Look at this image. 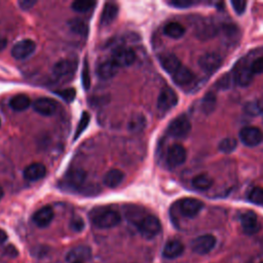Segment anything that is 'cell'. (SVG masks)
Listing matches in <instances>:
<instances>
[{"label": "cell", "instance_id": "2", "mask_svg": "<svg viewBox=\"0 0 263 263\" xmlns=\"http://www.w3.org/2000/svg\"><path fill=\"white\" fill-rule=\"evenodd\" d=\"M137 227L143 237L151 239L159 233L161 229V224L158 218H156L155 216L147 215L139 222Z\"/></svg>", "mask_w": 263, "mask_h": 263}, {"label": "cell", "instance_id": "24", "mask_svg": "<svg viewBox=\"0 0 263 263\" xmlns=\"http://www.w3.org/2000/svg\"><path fill=\"white\" fill-rule=\"evenodd\" d=\"M117 14H118L117 5L113 3H107L104 6V9L101 15V24L104 26L111 24L116 19Z\"/></svg>", "mask_w": 263, "mask_h": 263}, {"label": "cell", "instance_id": "39", "mask_svg": "<svg viewBox=\"0 0 263 263\" xmlns=\"http://www.w3.org/2000/svg\"><path fill=\"white\" fill-rule=\"evenodd\" d=\"M145 127V118L142 115H136L130 122V130L133 132H139Z\"/></svg>", "mask_w": 263, "mask_h": 263}, {"label": "cell", "instance_id": "43", "mask_svg": "<svg viewBox=\"0 0 263 263\" xmlns=\"http://www.w3.org/2000/svg\"><path fill=\"white\" fill-rule=\"evenodd\" d=\"M250 67L254 74L263 73V57H260V58H257L256 60H254L252 62V64L250 65Z\"/></svg>", "mask_w": 263, "mask_h": 263}, {"label": "cell", "instance_id": "15", "mask_svg": "<svg viewBox=\"0 0 263 263\" xmlns=\"http://www.w3.org/2000/svg\"><path fill=\"white\" fill-rule=\"evenodd\" d=\"M57 102L50 98H41L33 103V109L45 116H51L57 111Z\"/></svg>", "mask_w": 263, "mask_h": 263}, {"label": "cell", "instance_id": "22", "mask_svg": "<svg viewBox=\"0 0 263 263\" xmlns=\"http://www.w3.org/2000/svg\"><path fill=\"white\" fill-rule=\"evenodd\" d=\"M76 62L72 60H60L58 61L54 67H53V72L57 76H65L73 73L76 70Z\"/></svg>", "mask_w": 263, "mask_h": 263}, {"label": "cell", "instance_id": "10", "mask_svg": "<svg viewBox=\"0 0 263 263\" xmlns=\"http://www.w3.org/2000/svg\"><path fill=\"white\" fill-rule=\"evenodd\" d=\"M186 157L187 153L185 148L182 145L174 144L168 150L167 161L172 168H177L185 163Z\"/></svg>", "mask_w": 263, "mask_h": 263}, {"label": "cell", "instance_id": "50", "mask_svg": "<svg viewBox=\"0 0 263 263\" xmlns=\"http://www.w3.org/2000/svg\"><path fill=\"white\" fill-rule=\"evenodd\" d=\"M0 126H2V120H0Z\"/></svg>", "mask_w": 263, "mask_h": 263}, {"label": "cell", "instance_id": "3", "mask_svg": "<svg viewBox=\"0 0 263 263\" xmlns=\"http://www.w3.org/2000/svg\"><path fill=\"white\" fill-rule=\"evenodd\" d=\"M191 130V125L185 115H180L173 119L168 128V133L170 136L175 138L186 137Z\"/></svg>", "mask_w": 263, "mask_h": 263}, {"label": "cell", "instance_id": "5", "mask_svg": "<svg viewBox=\"0 0 263 263\" xmlns=\"http://www.w3.org/2000/svg\"><path fill=\"white\" fill-rule=\"evenodd\" d=\"M240 141L249 147L259 145L263 140V133L256 127H245L239 132Z\"/></svg>", "mask_w": 263, "mask_h": 263}, {"label": "cell", "instance_id": "38", "mask_svg": "<svg viewBox=\"0 0 263 263\" xmlns=\"http://www.w3.org/2000/svg\"><path fill=\"white\" fill-rule=\"evenodd\" d=\"M55 94L59 97H61L64 101H66L67 103H71L74 101L75 97H76V92L74 89H65V90H59L56 91Z\"/></svg>", "mask_w": 263, "mask_h": 263}, {"label": "cell", "instance_id": "19", "mask_svg": "<svg viewBox=\"0 0 263 263\" xmlns=\"http://www.w3.org/2000/svg\"><path fill=\"white\" fill-rule=\"evenodd\" d=\"M159 62L165 71L172 75H174L182 66L180 60L173 54H165L160 56Z\"/></svg>", "mask_w": 263, "mask_h": 263}, {"label": "cell", "instance_id": "44", "mask_svg": "<svg viewBox=\"0 0 263 263\" xmlns=\"http://www.w3.org/2000/svg\"><path fill=\"white\" fill-rule=\"evenodd\" d=\"M70 225L74 231H82L85 227V222L80 217H75L74 219H72Z\"/></svg>", "mask_w": 263, "mask_h": 263}, {"label": "cell", "instance_id": "36", "mask_svg": "<svg viewBox=\"0 0 263 263\" xmlns=\"http://www.w3.org/2000/svg\"><path fill=\"white\" fill-rule=\"evenodd\" d=\"M91 122V116L88 112H83V115L79 119V123H78V126H77V129H76V132H75V136H74V140H76L83 133L84 131L88 128L89 124Z\"/></svg>", "mask_w": 263, "mask_h": 263}, {"label": "cell", "instance_id": "31", "mask_svg": "<svg viewBox=\"0 0 263 263\" xmlns=\"http://www.w3.org/2000/svg\"><path fill=\"white\" fill-rule=\"evenodd\" d=\"M68 26L69 28L76 34L78 35H82V36H87L88 35V26L87 24L80 20V19H72L68 22Z\"/></svg>", "mask_w": 263, "mask_h": 263}, {"label": "cell", "instance_id": "47", "mask_svg": "<svg viewBox=\"0 0 263 263\" xmlns=\"http://www.w3.org/2000/svg\"><path fill=\"white\" fill-rule=\"evenodd\" d=\"M7 45H8L7 39H6L5 37H2V36H0V52H2L3 50H5V49H6Z\"/></svg>", "mask_w": 263, "mask_h": 263}, {"label": "cell", "instance_id": "49", "mask_svg": "<svg viewBox=\"0 0 263 263\" xmlns=\"http://www.w3.org/2000/svg\"><path fill=\"white\" fill-rule=\"evenodd\" d=\"M3 196H4V189L2 186H0V199L3 198Z\"/></svg>", "mask_w": 263, "mask_h": 263}, {"label": "cell", "instance_id": "35", "mask_svg": "<svg viewBox=\"0 0 263 263\" xmlns=\"http://www.w3.org/2000/svg\"><path fill=\"white\" fill-rule=\"evenodd\" d=\"M248 199L255 205H263V188L254 187L249 192Z\"/></svg>", "mask_w": 263, "mask_h": 263}, {"label": "cell", "instance_id": "52", "mask_svg": "<svg viewBox=\"0 0 263 263\" xmlns=\"http://www.w3.org/2000/svg\"><path fill=\"white\" fill-rule=\"evenodd\" d=\"M262 115H263V112H262Z\"/></svg>", "mask_w": 263, "mask_h": 263}, {"label": "cell", "instance_id": "6", "mask_svg": "<svg viewBox=\"0 0 263 263\" xmlns=\"http://www.w3.org/2000/svg\"><path fill=\"white\" fill-rule=\"evenodd\" d=\"M36 50V45L31 39H23L17 43L12 49V56L17 60H24L30 57Z\"/></svg>", "mask_w": 263, "mask_h": 263}, {"label": "cell", "instance_id": "32", "mask_svg": "<svg viewBox=\"0 0 263 263\" xmlns=\"http://www.w3.org/2000/svg\"><path fill=\"white\" fill-rule=\"evenodd\" d=\"M244 111L251 116H257L259 114H262V112H263V103L261 101H258V100L250 101L245 105Z\"/></svg>", "mask_w": 263, "mask_h": 263}, {"label": "cell", "instance_id": "14", "mask_svg": "<svg viewBox=\"0 0 263 263\" xmlns=\"http://www.w3.org/2000/svg\"><path fill=\"white\" fill-rule=\"evenodd\" d=\"M195 34L199 39H210L218 34V28L210 20H203L195 26Z\"/></svg>", "mask_w": 263, "mask_h": 263}, {"label": "cell", "instance_id": "20", "mask_svg": "<svg viewBox=\"0 0 263 263\" xmlns=\"http://www.w3.org/2000/svg\"><path fill=\"white\" fill-rule=\"evenodd\" d=\"M46 174H47V168L41 163L32 164L24 170V178L31 182L43 179L46 176Z\"/></svg>", "mask_w": 263, "mask_h": 263}, {"label": "cell", "instance_id": "13", "mask_svg": "<svg viewBox=\"0 0 263 263\" xmlns=\"http://www.w3.org/2000/svg\"><path fill=\"white\" fill-rule=\"evenodd\" d=\"M222 58L215 53H209L201 56L198 60L199 67L206 72H214L221 66Z\"/></svg>", "mask_w": 263, "mask_h": 263}, {"label": "cell", "instance_id": "40", "mask_svg": "<svg viewBox=\"0 0 263 263\" xmlns=\"http://www.w3.org/2000/svg\"><path fill=\"white\" fill-rule=\"evenodd\" d=\"M232 80L233 79V75L231 76L230 73H226L225 75H223L221 78H219V80L217 82V88L219 90H228L230 87H231V84H232Z\"/></svg>", "mask_w": 263, "mask_h": 263}, {"label": "cell", "instance_id": "12", "mask_svg": "<svg viewBox=\"0 0 263 263\" xmlns=\"http://www.w3.org/2000/svg\"><path fill=\"white\" fill-rule=\"evenodd\" d=\"M87 179V172L80 168L69 170L64 178V183L71 188H79Z\"/></svg>", "mask_w": 263, "mask_h": 263}, {"label": "cell", "instance_id": "8", "mask_svg": "<svg viewBox=\"0 0 263 263\" xmlns=\"http://www.w3.org/2000/svg\"><path fill=\"white\" fill-rule=\"evenodd\" d=\"M203 207L204 204L200 200L192 197L183 198L179 203V210L181 214L187 218L195 217L201 211Z\"/></svg>", "mask_w": 263, "mask_h": 263}, {"label": "cell", "instance_id": "30", "mask_svg": "<svg viewBox=\"0 0 263 263\" xmlns=\"http://www.w3.org/2000/svg\"><path fill=\"white\" fill-rule=\"evenodd\" d=\"M215 107H216V96L214 93L209 92L201 100L200 110L204 114L210 115L215 110Z\"/></svg>", "mask_w": 263, "mask_h": 263}, {"label": "cell", "instance_id": "46", "mask_svg": "<svg viewBox=\"0 0 263 263\" xmlns=\"http://www.w3.org/2000/svg\"><path fill=\"white\" fill-rule=\"evenodd\" d=\"M5 254L8 255V256H10V257H13V258H14V257H16V256L18 255V251H17V249H16L14 246L10 245V246H8V247L6 248Z\"/></svg>", "mask_w": 263, "mask_h": 263}, {"label": "cell", "instance_id": "29", "mask_svg": "<svg viewBox=\"0 0 263 263\" xmlns=\"http://www.w3.org/2000/svg\"><path fill=\"white\" fill-rule=\"evenodd\" d=\"M213 179L208 174H199L192 179V186L200 191L208 190L213 185Z\"/></svg>", "mask_w": 263, "mask_h": 263}, {"label": "cell", "instance_id": "9", "mask_svg": "<svg viewBox=\"0 0 263 263\" xmlns=\"http://www.w3.org/2000/svg\"><path fill=\"white\" fill-rule=\"evenodd\" d=\"M240 224H241L244 232L249 235L255 234L261 229V224L258 220V217L252 211H248V212H245L244 214H241Z\"/></svg>", "mask_w": 263, "mask_h": 263}, {"label": "cell", "instance_id": "1", "mask_svg": "<svg viewBox=\"0 0 263 263\" xmlns=\"http://www.w3.org/2000/svg\"><path fill=\"white\" fill-rule=\"evenodd\" d=\"M93 224L102 229L112 228L119 224L120 216L119 214L108 208H97L94 209L90 214Z\"/></svg>", "mask_w": 263, "mask_h": 263}, {"label": "cell", "instance_id": "33", "mask_svg": "<svg viewBox=\"0 0 263 263\" xmlns=\"http://www.w3.org/2000/svg\"><path fill=\"white\" fill-rule=\"evenodd\" d=\"M97 4L95 2H90V0H77L71 5V9L77 13H86L93 9Z\"/></svg>", "mask_w": 263, "mask_h": 263}, {"label": "cell", "instance_id": "21", "mask_svg": "<svg viewBox=\"0 0 263 263\" xmlns=\"http://www.w3.org/2000/svg\"><path fill=\"white\" fill-rule=\"evenodd\" d=\"M183 252H184L183 244L178 239H171L166 244L163 251V255L167 259H175L181 256Z\"/></svg>", "mask_w": 263, "mask_h": 263}, {"label": "cell", "instance_id": "51", "mask_svg": "<svg viewBox=\"0 0 263 263\" xmlns=\"http://www.w3.org/2000/svg\"><path fill=\"white\" fill-rule=\"evenodd\" d=\"M76 263H80V262H76Z\"/></svg>", "mask_w": 263, "mask_h": 263}, {"label": "cell", "instance_id": "45", "mask_svg": "<svg viewBox=\"0 0 263 263\" xmlns=\"http://www.w3.org/2000/svg\"><path fill=\"white\" fill-rule=\"evenodd\" d=\"M36 5L35 0H22L19 2V6L23 11H29Z\"/></svg>", "mask_w": 263, "mask_h": 263}, {"label": "cell", "instance_id": "11", "mask_svg": "<svg viewBox=\"0 0 263 263\" xmlns=\"http://www.w3.org/2000/svg\"><path fill=\"white\" fill-rule=\"evenodd\" d=\"M118 67H127L132 65L136 60L135 53L130 49L119 48L115 50L112 54L111 59Z\"/></svg>", "mask_w": 263, "mask_h": 263}, {"label": "cell", "instance_id": "42", "mask_svg": "<svg viewBox=\"0 0 263 263\" xmlns=\"http://www.w3.org/2000/svg\"><path fill=\"white\" fill-rule=\"evenodd\" d=\"M231 6L237 15H241L246 11L247 2L245 0H231Z\"/></svg>", "mask_w": 263, "mask_h": 263}, {"label": "cell", "instance_id": "48", "mask_svg": "<svg viewBox=\"0 0 263 263\" xmlns=\"http://www.w3.org/2000/svg\"><path fill=\"white\" fill-rule=\"evenodd\" d=\"M7 233L3 230V229H0V244H3V242H5L6 241V239H7Z\"/></svg>", "mask_w": 263, "mask_h": 263}, {"label": "cell", "instance_id": "26", "mask_svg": "<svg viewBox=\"0 0 263 263\" xmlns=\"http://www.w3.org/2000/svg\"><path fill=\"white\" fill-rule=\"evenodd\" d=\"M124 178H125V175L122 171H119L118 169H112L106 173V175L104 176L103 182L107 187L115 188L123 182Z\"/></svg>", "mask_w": 263, "mask_h": 263}, {"label": "cell", "instance_id": "16", "mask_svg": "<svg viewBox=\"0 0 263 263\" xmlns=\"http://www.w3.org/2000/svg\"><path fill=\"white\" fill-rule=\"evenodd\" d=\"M92 257V251L87 246H78L71 249L67 254V261L70 263L80 262L84 263L85 261L89 260Z\"/></svg>", "mask_w": 263, "mask_h": 263}, {"label": "cell", "instance_id": "53", "mask_svg": "<svg viewBox=\"0 0 263 263\" xmlns=\"http://www.w3.org/2000/svg\"><path fill=\"white\" fill-rule=\"evenodd\" d=\"M261 263H263V262H261Z\"/></svg>", "mask_w": 263, "mask_h": 263}, {"label": "cell", "instance_id": "4", "mask_svg": "<svg viewBox=\"0 0 263 263\" xmlns=\"http://www.w3.org/2000/svg\"><path fill=\"white\" fill-rule=\"evenodd\" d=\"M216 246V237L212 234H204L194 238L191 242V249L194 253L206 255Z\"/></svg>", "mask_w": 263, "mask_h": 263}, {"label": "cell", "instance_id": "41", "mask_svg": "<svg viewBox=\"0 0 263 263\" xmlns=\"http://www.w3.org/2000/svg\"><path fill=\"white\" fill-rule=\"evenodd\" d=\"M196 4L197 3L194 0H171V2H168V5L177 9H187Z\"/></svg>", "mask_w": 263, "mask_h": 263}, {"label": "cell", "instance_id": "23", "mask_svg": "<svg viewBox=\"0 0 263 263\" xmlns=\"http://www.w3.org/2000/svg\"><path fill=\"white\" fill-rule=\"evenodd\" d=\"M118 71V66L112 61L108 60L103 62L97 70V73L100 78L102 79H110L116 75Z\"/></svg>", "mask_w": 263, "mask_h": 263}, {"label": "cell", "instance_id": "17", "mask_svg": "<svg viewBox=\"0 0 263 263\" xmlns=\"http://www.w3.org/2000/svg\"><path fill=\"white\" fill-rule=\"evenodd\" d=\"M254 78V73L251 70L250 66L244 65L237 67L233 74V79L235 84H237L239 87H248L251 85Z\"/></svg>", "mask_w": 263, "mask_h": 263}, {"label": "cell", "instance_id": "7", "mask_svg": "<svg viewBox=\"0 0 263 263\" xmlns=\"http://www.w3.org/2000/svg\"><path fill=\"white\" fill-rule=\"evenodd\" d=\"M178 103V96L177 94L170 88H165L157 100V108L161 112H167L173 107H175Z\"/></svg>", "mask_w": 263, "mask_h": 263}, {"label": "cell", "instance_id": "18", "mask_svg": "<svg viewBox=\"0 0 263 263\" xmlns=\"http://www.w3.org/2000/svg\"><path fill=\"white\" fill-rule=\"evenodd\" d=\"M32 219L38 227H46L53 221L54 211L50 206L43 207L37 212H35Z\"/></svg>", "mask_w": 263, "mask_h": 263}, {"label": "cell", "instance_id": "25", "mask_svg": "<svg viewBox=\"0 0 263 263\" xmlns=\"http://www.w3.org/2000/svg\"><path fill=\"white\" fill-rule=\"evenodd\" d=\"M172 77H173V80L176 85H178V86H187L190 83H192V80L194 79V74L188 68H186L184 66H181L180 69L174 75H172Z\"/></svg>", "mask_w": 263, "mask_h": 263}, {"label": "cell", "instance_id": "34", "mask_svg": "<svg viewBox=\"0 0 263 263\" xmlns=\"http://www.w3.org/2000/svg\"><path fill=\"white\" fill-rule=\"evenodd\" d=\"M236 146H237V142H236L235 139H233V138H225V139L220 141L218 148L223 153H231V152H233L235 150Z\"/></svg>", "mask_w": 263, "mask_h": 263}, {"label": "cell", "instance_id": "27", "mask_svg": "<svg viewBox=\"0 0 263 263\" xmlns=\"http://www.w3.org/2000/svg\"><path fill=\"white\" fill-rule=\"evenodd\" d=\"M30 104L31 100L25 94H19L14 96L10 102L12 109L15 111H24L30 107Z\"/></svg>", "mask_w": 263, "mask_h": 263}, {"label": "cell", "instance_id": "37", "mask_svg": "<svg viewBox=\"0 0 263 263\" xmlns=\"http://www.w3.org/2000/svg\"><path fill=\"white\" fill-rule=\"evenodd\" d=\"M82 80H83V86L86 91H88L91 87V75H90V66L89 62L86 59L84 62V68L82 72Z\"/></svg>", "mask_w": 263, "mask_h": 263}, {"label": "cell", "instance_id": "28", "mask_svg": "<svg viewBox=\"0 0 263 263\" xmlns=\"http://www.w3.org/2000/svg\"><path fill=\"white\" fill-rule=\"evenodd\" d=\"M164 32L170 38L179 39V38H181L184 35L185 28L181 24H179L177 22H172V23H169V24H167L165 26Z\"/></svg>", "mask_w": 263, "mask_h": 263}]
</instances>
